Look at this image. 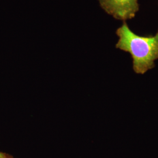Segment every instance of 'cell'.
Here are the masks:
<instances>
[{
	"mask_svg": "<svg viewBox=\"0 0 158 158\" xmlns=\"http://www.w3.org/2000/svg\"><path fill=\"white\" fill-rule=\"evenodd\" d=\"M116 35L119 39L115 47L130 53L135 73L144 74L155 67V62L158 60V30L155 35H138L124 21Z\"/></svg>",
	"mask_w": 158,
	"mask_h": 158,
	"instance_id": "6da1fadb",
	"label": "cell"
},
{
	"mask_svg": "<svg viewBox=\"0 0 158 158\" xmlns=\"http://www.w3.org/2000/svg\"><path fill=\"white\" fill-rule=\"evenodd\" d=\"M98 2L106 13L123 22L134 18L139 10L138 0H98Z\"/></svg>",
	"mask_w": 158,
	"mask_h": 158,
	"instance_id": "7a4b0ae2",
	"label": "cell"
},
{
	"mask_svg": "<svg viewBox=\"0 0 158 158\" xmlns=\"http://www.w3.org/2000/svg\"><path fill=\"white\" fill-rule=\"evenodd\" d=\"M4 156H5L4 153L0 152V158H4Z\"/></svg>",
	"mask_w": 158,
	"mask_h": 158,
	"instance_id": "3957f363",
	"label": "cell"
},
{
	"mask_svg": "<svg viewBox=\"0 0 158 158\" xmlns=\"http://www.w3.org/2000/svg\"><path fill=\"white\" fill-rule=\"evenodd\" d=\"M4 158H11V157H10V156H7V155H6V154H5V156H4Z\"/></svg>",
	"mask_w": 158,
	"mask_h": 158,
	"instance_id": "277c9868",
	"label": "cell"
}]
</instances>
